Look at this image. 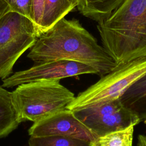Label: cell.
<instances>
[{"mask_svg":"<svg viewBox=\"0 0 146 146\" xmlns=\"http://www.w3.org/2000/svg\"><path fill=\"white\" fill-rule=\"evenodd\" d=\"M27 57L35 64L58 60L80 62L102 76L116 66L112 58L78 20L62 18L42 33Z\"/></svg>","mask_w":146,"mask_h":146,"instance_id":"6da1fadb","label":"cell"},{"mask_svg":"<svg viewBox=\"0 0 146 146\" xmlns=\"http://www.w3.org/2000/svg\"><path fill=\"white\" fill-rule=\"evenodd\" d=\"M97 29L116 65L146 56V0H124Z\"/></svg>","mask_w":146,"mask_h":146,"instance_id":"7a4b0ae2","label":"cell"},{"mask_svg":"<svg viewBox=\"0 0 146 146\" xmlns=\"http://www.w3.org/2000/svg\"><path fill=\"white\" fill-rule=\"evenodd\" d=\"M12 93L21 122L28 120L35 123L66 109L75 97L59 80H41L22 84Z\"/></svg>","mask_w":146,"mask_h":146,"instance_id":"3957f363","label":"cell"},{"mask_svg":"<svg viewBox=\"0 0 146 146\" xmlns=\"http://www.w3.org/2000/svg\"><path fill=\"white\" fill-rule=\"evenodd\" d=\"M146 72V56L116 65L95 83L79 93L67 106L74 111L119 99Z\"/></svg>","mask_w":146,"mask_h":146,"instance_id":"277c9868","label":"cell"},{"mask_svg":"<svg viewBox=\"0 0 146 146\" xmlns=\"http://www.w3.org/2000/svg\"><path fill=\"white\" fill-rule=\"evenodd\" d=\"M40 35L34 23L18 13L9 11L0 19V79L10 76L15 62Z\"/></svg>","mask_w":146,"mask_h":146,"instance_id":"5b68a950","label":"cell"},{"mask_svg":"<svg viewBox=\"0 0 146 146\" xmlns=\"http://www.w3.org/2000/svg\"><path fill=\"white\" fill-rule=\"evenodd\" d=\"M75 116L98 138L140 123L119 99L73 111Z\"/></svg>","mask_w":146,"mask_h":146,"instance_id":"8992f818","label":"cell"},{"mask_svg":"<svg viewBox=\"0 0 146 146\" xmlns=\"http://www.w3.org/2000/svg\"><path fill=\"white\" fill-rule=\"evenodd\" d=\"M87 74H98L92 67L68 60H58L35 64L31 68L15 72L2 79L3 87H13L20 84L41 80H60Z\"/></svg>","mask_w":146,"mask_h":146,"instance_id":"52a82bcc","label":"cell"},{"mask_svg":"<svg viewBox=\"0 0 146 146\" xmlns=\"http://www.w3.org/2000/svg\"><path fill=\"white\" fill-rule=\"evenodd\" d=\"M28 133L34 137L58 135L78 138L90 143L92 146H98L99 138L68 108L34 123Z\"/></svg>","mask_w":146,"mask_h":146,"instance_id":"ba28073f","label":"cell"},{"mask_svg":"<svg viewBox=\"0 0 146 146\" xmlns=\"http://www.w3.org/2000/svg\"><path fill=\"white\" fill-rule=\"evenodd\" d=\"M122 106L146 123V72L135 80L119 98Z\"/></svg>","mask_w":146,"mask_h":146,"instance_id":"9c48e42d","label":"cell"},{"mask_svg":"<svg viewBox=\"0 0 146 146\" xmlns=\"http://www.w3.org/2000/svg\"><path fill=\"white\" fill-rule=\"evenodd\" d=\"M20 123L12 92L0 86V139L15 129Z\"/></svg>","mask_w":146,"mask_h":146,"instance_id":"30bf717a","label":"cell"},{"mask_svg":"<svg viewBox=\"0 0 146 146\" xmlns=\"http://www.w3.org/2000/svg\"><path fill=\"white\" fill-rule=\"evenodd\" d=\"M79 11L84 16L99 22L107 17L124 0H76Z\"/></svg>","mask_w":146,"mask_h":146,"instance_id":"8fae6325","label":"cell"},{"mask_svg":"<svg viewBox=\"0 0 146 146\" xmlns=\"http://www.w3.org/2000/svg\"><path fill=\"white\" fill-rule=\"evenodd\" d=\"M76 6V0H45L40 34L64 18Z\"/></svg>","mask_w":146,"mask_h":146,"instance_id":"7c38bea8","label":"cell"},{"mask_svg":"<svg viewBox=\"0 0 146 146\" xmlns=\"http://www.w3.org/2000/svg\"><path fill=\"white\" fill-rule=\"evenodd\" d=\"M29 146H92L82 139L67 136L52 135L34 137L29 140Z\"/></svg>","mask_w":146,"mask_h":146,"instance_id":"4fadbf2b","label":"cell"},{"mask_svg":"<svg viewBox=\"0 0 146 146\" xmlns=\"http://www.w3.org/2000/svg\"><path fill=\"white\" fill-rule=\"evenodd\" d=\"M134 125L114 131L98 139V146H132Z\"/></svg>","mask_w":146,"mask_h":146,"instance_id":"5bb4252c","label":"cell"},{"mask_svg":"<svg viewBox=\"0 0 146 146\" xmlns=\"http://www.w3.org/2000/svg\"><path fill=\"white\" fill-rule=\"evenodd\" d=\"M9 5L10 11L18 13L32 21V0H4Z\"/></svg>","mask_w":146,"mask_h":146,"instance_id":"9a60e30c","label":"cell"},{"mask_svg":"<svg viewBox=\"0 0 146 146\" xmlns=\"http://www.w3.org/2000/svg\"><path fill=\"white\" fill-rule=\"evenodd\" d=\"M45 0H32V21L40 34V27L44 11Z\"/></svg>","mask_w":146,"mask_h":146,"instance_id":"2e32d148","label":"cell"},{"mask_svg":"<svg viewBox=\"0 0 146 146\" xmlns=\"http://www.w3.org/2000/svg\"><path fill=\"white\" fill-rule=\"evenodd\" d=\"M9 11L10 10L8 4L4 0H0V19Z\"/></svg>","mask_w":146,"mask_h":146,"instance_id":"e0dca14e","label":"cell"},{"mask_svg":"<svg viewBox=\"0 0 146 146\" xmlns=\"http://www.w3.org/2000/svg\"><path fill=\"white\" fill-rule=\"evenodd\" d=\"M137 146H146V136L140 135L138 136Z\"/></svg>","mask_w":146,"mask_h":146,"instance_id":"ac0fdd59","label":"cell"}]
</instances>
